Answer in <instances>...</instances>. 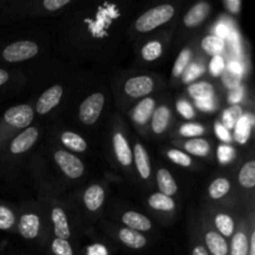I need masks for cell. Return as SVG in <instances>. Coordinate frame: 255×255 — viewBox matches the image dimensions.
<instances>
[{"mask_svg": "<svg viewBox=\"0 0 255 255\" xmlns=\"http://www.w3.org/2000/svg\"><path fill=\"white\" fill-rule=\"evenodd\" d=\"M174 7L169 4L159 5V6L149 9L142 14L136 21V30L139 32H149L156 27L166 24L173 17Z\"/></svg>", "mask_w": 255, "mask_h": 255, "instance_id": "obj_1", "label": "cell"}, {"mask_svg": "<svg viewBox=\"0 0 255 255\" xmlns=\"http://www.w3.org/2000/svg\"><path fill=\"white\" fill-rule=\"evenodd\" d=\"M39 46L36 42L29 40H20L7 45L2 50V59L7 62H20L36 56Z\"/></svg>", "mask_w": 255, "mask_h": 255, "instance_id": "obj_2", "label": "cell"}, {"mask_svg": "<svg viewBox=\"0 0 255 255\" xmlns=\"http://www.w3.org/2000/svg\"><path fill=\"white\" fill-rule=\"evenodd\" d=\"M105 106V96L101 92L90 95L80 105L79 119L84 125H94L99 120Z\"/></svg>", "mask_w": 255, "mask_h": 255, "instance_id": "obj_3", "label": "cell"}, {"mask_svg": "<svg viewBox=\"0 0 255 255\" xmlns=\"http://www.w3.org/2000/svg\"><path fill=\"white\" fill-rule=\"evenodd\" d=\"M34 120V110L29 105L10 107L4 114V121L14 128H26Z\"/></svg>", "mask_w": 255, "mask_h": 255, "instance_id": "obj_4", "label": "cell"}, {"mask_svg": "<svg viewBox=\"0 0 255 255\" xmlns=\"http://www.w3.org/2000/svg\"><path fill=\"white\" fill-rule=\"evenodd\" d=\"M54 158L56 161V163L59 164L60 168H61V171L69 178L76 179L80 178L84 174V163L72 153H69L66 151H57L55 153Z\"/></svg>", "mask_w": 255, "mask_h": 255, "instance_id": "obj_5", "label": "cell"}, {"mask_svg": "<svg viewBox=\"0 0 255 255\" xmlns=\"http://www.w3.org/2000/svg\"><path fill=\"white\" fill-rule=\"evenodd\" d=\"M154 82L149 76H137L127 80L125 92L132 99H139L153 91Z\"/></svg>", "mask_w": 255, "mask_h": 255, "instance_id": "obj_6", "label": "cell"}, {"mask_svg": "<svg viewBox=\"0 0 255 255\" xmlns=\"http://www.w3.org/2000/svg\"><path fill=\"white\" fill-rule=\"evenodd\" d=\"M62 94H64V89L60 85H55L47 89L41 96L39 97L36 102V112L39 115H46L47 112L51 111L54 107L59 105L60 100H61Z\"/></svg>", "mask_w": 255, "mask_h": 255, "instance_id": "obj_7", "label": "cell"}, {"mask_svg": "<svg viewBox=\"0 0 255 255\" xmlns=\"http://www.w3.org/2000/svg\"><path fill=\"white\" fill-rule=\"evenodd\" d=\"M37 136H39V131L35 127H27L12 139L10 143V152L14 154L25 153L34 146Z\"/></svg>", "mask_w": 255, "mask_h": 255, "instance_id": "obj_8", "label": "cell"}, {"mask_svg": "<svg viewBox=\"0 0 255 255\" xmlns=\"http://www.w3.org/2000/svg\"><path fill=\"white\" fill-rule=\"evenodd\" d=\"M17 229L25 239L36 238L40 231V218L34 213L24 214L20 217Z\"/></svg>", "mask_w": 255, "mask_h": 255, "instance_id": "obj_9", "label": "cell"}, {"mask_svg": "<svg viewBox=\"0 0 255 255\" xmlns=\"http://www.w3.org/2000/svg\"><path fill=\"white\" fill-rule=\"evenodd\" d=\"M114 148L116 153L117 159L122 166H129L133 161L132 151L129 148V144L127 142L126 137L121 132H116L114 136Z\"/></svg>", "mask_w": 255, "mask_h": 255, "instance_id": "obj_10", "label": "cell"}, {"mask_svg": "<svg viewBox=\"0 0 255 255\" xmlns=\"http://www.w3.org/2000/svg\"><path fill=\"white\" fill-rule=\"evenodd\" d=\"M51 219L52 223H54V233L56 238L67 241L71 236V232H70L69 221H67V216L64 209L59 208V207L52 209Z\"/></svg>", "mask_w": 255, "mask_h": 255, "instance_id": "obj_11", "label": "cell"}, {"mask_svg": "<svg viewBox=\"0 0 255 255\" xmlns=\"http://www.w3.org/2000/svg\"><path fill=\"white\" fill-rule=\"evenodd\" d=\"M209 11H211V6H209L208 2H198V4L194 5L183 17V22L186 26L188 27H194L197 25H199L201 22H203L206 20V17L208 16Z\"/></svg>", "mask_w": 255, "mask_h": 255, "instance_id": "obj_12", "label": "cell"}, {"mask_svg": "<svg viewBox=\"0 0 255 255\" xmlns=\"http://www.w3.org/2000/svg\"><path fill=\"white\" fill-rule=\"evenodd\" d=\"M122 222L126 224L127 228L136 232H147L152 228V223L146 216L137 213V212H126L122 216Z\"/></svg>", "mask_w": 255, "mask_h": 255, "instance_id": "obj_13", "label": "cell"}, {"mask_svg": "<svg viewBox=\"0 0 255 255\" xmlns=\"http://www.w3.org/2000/svg\"><path fill=\"white\" fill-rule=\"evenodd\" d=\"M105 191L99 184L90 186L84 194V203L89 211L95 212L104 204Z\"/></svg>", "mask_w": 255, "mask_h": 255, "instance_id": "obj_14", "label": "cell"}, {"mask_svg": "<svg viewBox=\"0 0 255 255\" xmlns=\"http://www.w3.org/2000/svg\"><path fill=\"white\" fill-rule=\"evenodd\" d=\"M134 162H136L137 169L142 179H148L151 176V164H149V157L146 148L141 143L134 146Z\"/></svg>", "mask_w": 255, "mask_h": 255, "instance_id": "obj_15", "label": "cell"}, {"mask_svg": "<svg viewBox=\"0 0 255 255\" xmlns=\"http://www.w3.org/2000/svg\"><path fill=\"white\" fill-rule=\"evenodd\" d=\"M206 243L212 255H227L229 252L226 238L217 232H208L206 234Z\"/></svg>", "mask_w": 255, "mask_h": 255, "instance_id": "obj_16", "label": "cell"}, {"mask_svg": "<svg viewBox=\"0 0 255 255\" xmlns=\"http://www.w3.org/2000/svg\"><path fill=\"white\" fill-rule=\"evenodd\" d=\"M119 238L125 246L133 249H141L147 244L146 237L142 236L139 232L132 231L129 228H124L119 232Z\"/></svg>", "mask_w": 255, "mask_h": 255, "instance_id": "obj_17", "label": "cell"}, {"mask_svg": "<svg viewBox=\"0 0 255 255\" xmlns=\"http://www.w3.org/2000/svg\"><path fill=\"white\" fill-rule=\"evenodd\" d=\"M157 183H158V188L161 189V193L167 197L173 196L178 191L174 178L169 173V171L164 168L158 169V172H157Z\"/></svg>", "mask_w": 255, "mask_h": 255, "instance_id": "obj_18", "label": "cell"}, {"mask_svg": "<svg viewBox=\"0 0 255 255\" xmlns=\"http://www.w3.org/2000/svg\"><path fill=\"white\" fill-rule=\"evenodd\" d=\"M154 110V100L151 97H146L142 100L138 105L136 106L133 112V119L137 124L144 125L149 119H151L152 114Z\"/></svg>", "mask_w": 255, "mask_h": 255, "instance_id": "obj_19", "label": "cell"}, {"mask_svg": "<svg viewBox=\"0 0 255 255\" xmlns=\"http://www.w3.org/2000/svg\"><path fill=\"white\" fill-rule=\"evenodd\" d=\"M169 117H171V114H169L168 107L161 106L156 110L152 117V129L154 133L161 134L166 131L169 124Z\"/></svg>", "mask_w": 255, "mask_h": 255, "instance_id": "obj_20", "label": "cell"}, {"mask_svg": "<svg viewBox=\"0 0 255 255\" xmlns=\"http://www.w3.org/2000/svg\"><path fill=\"white\" fill-rule=\"evenodd\" d=\"M61 142L64 146L74 152H84L87 148V143L80 134L75 132H64L61 134Z\"/></svg>", "mask_w": 255, "mask_h": 255, "instance_id": "obj_21", "label": "cell"}, {"mask_svg": "<svg viewBox=\"0 0 255 255\" xmlns=\"http://www.w3.org/2000/svg\"><path fill=\"white\" fill-rule=\"evenodd\" d=\"M148 204L153 209L162 212H171L176 208V203L171 197H167L162 193H154L148 198Z\"/></svg>", "mask_w": 255, "mask_h": 255, "instance_id": "obj_22", "label": "cell"}, {"mask_svg": "<svg viewBox=\"0 0 255 255\" xmlns=\"http://www.w3.org/2000/svg\"><path fill=\"white\" fill-rule=\"evenodd\" d=\"M202 49L211 56H219L223 52L224 42L219 36L208 35L202 40Z\"/></svg>", "mask_w": 255, "mask_h": 255, "instance_id": "obj_23", "label": "cell"}, {"mask_svg": "<svg viewBox=\"0 0 255 255\" xmlns=\"http://www.w3.org/2000/svg\"><path fill=\"white\" fill-rule=\"evenodd\" d=\"M214 224H216L217 229H218L219 234L224 238L232 237L234 233V222L231 216L226 213H219L216 216L214 219Z\"/></svg>", "mask_w": 255, "mask_h": 255, "instance_id": "obj_24", "label": "cell"}, {"mask_svg": "<svg viewBox=\"0 0 255 255\" xmlns=\"http://www.w3.org/2000/svg\"><path fill=\"white\" fill-rule=\"evenodd\" d=\"M184 149L188 153L198 157H206L209 153V143L203 138H192L184 143Z\"/></svg>", "mask_w": 255, "mask_h": 255, "instance_id": "obj_25", "label": "cell"}, {"mask_svg": "<svg viewBox=\"0 0 255 255\" xmlns=\"http://www.w3.org/2000/svg\"><path fill=\"white\" fill-rule=\"evenodd\" d=\"M239 183L244 188H253L255 186V162L249 161L242 167L239 172Z\"/></svg>", "mask_w": 255, "mask_h": 255, "instance_id": "obj_26", "label": "cell"}, {"mask_svg": "<svg viewBox=\"0 0 255 255\" xmlns=\"http://www.w3.org/2000/svg\"><path fill=\"white\" fill-rule=\"evenodd\" d=\"M188 92L197 101L198 100L212 99V96H213V86L208 82H196V84H192L188 87Z\"/></svg>", "mask_w": 255, "mask_h": 255, "instance_id": "obj_27", "label": "cell"}, {"mask_svg": "<svg viewBox=\"0 0 255 255\" xmlns=\"http://www.w3.org/2000/svg\"><path fill=\"white\" fill-rule=\"evenodd\" d=\"M242 116H243V110L239 105H234V106L229 107L223 112V117H222L223 126L228 129L234 128L236 125L239 122V120L242 119Z\"/></svg>", "mask_w": 255, "mask_h": 255, "instance_id": "obj_28", "label": "cell"}, {"mask_svg": "<svg viewBox=\"0 0 255 255\" xmlns=\"http://www.w3.org/2000/svg\"><path fill=\"white\" fill-rule=\"evenodd\" d=\"M231 189V183L227 178H217L209 186V196L213 199H221L226 196Z\"/></svg>", "mask_w": 255, "mask_h": 255, "instance_id": "obj_29", "label": "cell"}, {"mask_svg": "<svg viewBox=\"0 0 255 255\" xmlns=\"http://www.w3.org/2000/svg\"><path fill=\"white\" fill-rule=\"evenodd\" d=\"M249 242L244 233L239 232L232 239L231 254L232 255H248Z\"/></svg>", "mask_w": 255, "mask_h": 255, "instance_id": "obj_30", "label": "cell"}, {"mask_svg": "<svg viewBox=\"0 0 255 255\" xmlns=\"http://www.w3.org/2000/svg\"><path fill=\"white\" fill-rule=\"evenodd\" d=\"M162 55V45L158 41H149L142 49V57L146 61H154Z\"/></svg>", "mask_w": 255, "mask_h": 255, "instance_id": "obj_31", "label": "cell"}, {"mask_svg": "<svg viewBox=\"0 0 255 255\" xmlns=\"http://www.w3.org/2000/svg\"><path fill=\"white\" fill-rule=\"evenodd\" d=\"M252 120L241 119L238 124L236 125V138L239 143H246L248 141L249 133H251V126H252Z\"/></svg>", "mask_w": 255, "mask_h": 255, "instance_id": "obj_32", "label": "cell"}, {"mask_svg": "<svg viewBox=\"0 0 255 255\" xmlns=\"http://www.w3.org/2000/svg\"><path fill=\"white\" fill-rule=\"evenodd\" d=\"M189 60H191V50L184 49L182 50L181 54L178 55L176 60V64L173 66V76L178 77L181 75H183V72L186 71V67L188 65Z\"/></svg>", "mask_w": 255, "mask_h": 255, "instance_id": "obj_33", "label": "cell"}, {"mask_svg": "<svg viewBox=\"0 0 255 255\" xmlns=\"http://www.w3.org/2000/svg\"><path fill=\"white\" fill-rule=\"evenodd\" d=\"M15 224V214L11 209L0 206V231H7Z\"/></svg>", "mask_w": 255, "mask_h": 255, "instance_id": "obj_34", "label": "cell"}, {"mask_svg": "<svg viewBox=\"0 0 255 255\" xmlns=\"http://www.w3.org/2000/svg\"><path fill=\"white\" fill-rule=\"evenodd\" d=\"M167 156L171 159L172 162H174L176 164H179V166L183 167H189L192 164V158L184 152L178 151V149H169L167 152Z\"/></svg>", "mask_w": 255, "mask_h": 255, "instance_id": "obj_35", "label": "cell"}, {"mask_svg": "<svg viewBox=\"0 0 255 255\" xmlns=\"http://www.w3.org/2000/svg\"><path fill=\"white\" fill-rule=\"evenodd\" d=\"M51 249L52 253L55 255H74L71 246H70L69 242L65 241V239H54V242H52L51 244Z\"/></svg>", "mask_w": 255, "mask_h": 255, "instance_id": "obj_36", "label": "cell"}, {"mask_svg": "<svg viewBox=\"0 0 255 255\" xmlns=\"http://www.w3.org/2000/svg\"><path fill=\"white\" fill-rule=\"evenodd\" d=\"M182 136L184 137H191V138H197L198 136L204 133V128L201 125L197 124H186L181 127L179 129Z\"/></svg>", "mask_w": 255, "mask_h": 255, "instance_id": "obj_37", "label": "cell"}, {"mask_svg": "<svg viewBox=\"0 0 255 255\" xmlns=\"http://www.w3.org/2000/svg\"><path fill=\"white\" fill-rule=\"evenodd\" d=\"M241 76L242 75L234 74V72L229 71L228 69L226 71H223V84L224 86L228 87L231 90L238 89L239 85H241Z\"/></svg>", "mask_w": 255, "mask_h": 255, "instance_id": "obj_38", "label": "cell"}, {"mask_svg": "<svg viewBox=\"0 0 255 255\" xmlns=\"http://www.w3.org/2000/svg\"><path fill=\"white\" fill-rule=\"evenodd\" d=\"M203 67L198 64H193L183 72V82H192L196 80L197 77L201 76L203 74Z\"/></svg>", "mask_w": 255, "mask_h": 255, "instance_id": "obj_39", "label": "cell"}, {"mask_svg": "<svg viewBox=\"0 0 255 255\" xmlns=\"http://www.w3.org/2000/svg\"><path fill=\"white\" fill-rule=\"evenodd\" d=\"M177 110H178V112L184 117V119L191 120L194 117L193 107H192L187 101H178V104H177Z\"/></svg>", "mask_w": 255, "mask_h": 255, "instance_id": "obj_40", "label": "cell"}, {"mask_svg": "<svg viewBox=\"0 0 255 255\" xmlns=\"http://www.w3.org/2000/svg\"><path fill=\"white\" fill-rule=\"evenodd\" d=\"M224 67H226V65H224L223 59L221 56H214L213 60L211 61L209 69H211V72L213 76H218V75H221L224 71Z\"/></svg>", "mask_w": 255, "mask_h": 255, "instance_id": "obj_41", "label": "cell"}, {"mask_svg": "<svg viewBox=\"0 0 255 255\" xmlns=\"http://www.w3.org/2000/svg\"><path fill=\"white\" fill-rule=\"evenodd\" d=\"M67 4H70V0H45L44 1V6L47 10H51V11L61 9L62 6Z\"/></svg>", "mask_w": 255, "mask_h": 255, "instance_id": "obj_42", "label": "cell"}, {"mask_svg": "<svg viewBox=\"0 0 255 255\" xmlns=\"http://www.w3.org/2000/svg\"><path fill=\"white\" fill-rule=\"evenodd\" d=\"M219 159L222 162H228L233 158L234 151L228 146H221L219 147Z\"/></svg>", "mask_w": 255, "mask_h": 255, "instance_id": "obj_43", "label": "cell"}, {"mask_svg": "<svg viewBox=\"0 0 255 255\" xmlns=\"http://www.w3.org/2000/svg\"><path fill=\"white\" fill-rule=\"evenodd\" d=\"M216 133L222 141L224 142L231 141V134H229L228 129H227L222 124H216Z\"/></svg>", "mask_w": 255, "mask_h": 255, "instance_id": "obj_44", "label": "cell"}, {"mask_svg": "<svg viewBox=\"0 0 255 255\" xmlns=\"http://www.w3.org/2000/svg\"><path fill=\"white\" fill-rule=\"evenodd\" d=\"M224 6H226L232 14H237V12L241 11L242 2L241 0H226V1H224Z\"/></svg>", "mask_w": 255, "mask_h": 255, "instance_id": "obj_45", "label": "cell"}, {"mask_svg": "<svg viewBox=\"0 0 255 255\" xmlns=\"http://www.w3.org/2000/svg\"><path fill=\"white\" fill-rule=\"evenodd\" d=\"M198 106L201 107L203 111H211L213 109V101L212 99H204V100H198Z\"/></svg>", "mask_w": 255, "mask_h": 255, "instance_id": "obj_46", "label": "cell"}, {"mask_svg": "<svg viewBox=\"0 0 255 255\" xmlns=\"http://www.w3.org/2000/svg\"><path fill=\"white\" fill-rule=\"evenodd\" d=\"M242 95H243V91H242L239 87H238V89L233 90V92H232V95H231V101L232 102L239 101V100L242 99Z\"/></svg>", "mask_w": 255, "mask_h": 255, "instance_id": "obj_47", "label": "cell"}, {"mask_svg": "<svg viewBox=\"0 0 255 255\" xmlns=\"http://www.w3.org/2000/svg\"><path fill=\"white\" fill-rule=\"evenodd\" d=\"M229 71L234 72V74L242 75V66L238 64V62H231V65L228 66Z\"/></svg>", "mask_w": 255, "mask_h": 255, "instance_id": "obj_48", "label": "cell"}, {"mask_svg": "<svg viewBox=\"0 0 255 255\" xmlns=\"http://www.w3.org/2000/svg\"><path fill=\"white\" fill-rule=\"evenodd\" d=\"M192 255H209V253H208V251L204 248V247L197 246V247H194L193 252H192Z\"/></svg>", "mask_w": 255, "mask_h": 255, "instance_id": "obj_49", "label": "cell"}, {"mask_svg": "<svg viewBox=\"0 0 255 255\" xmlns=\"http://www.w3.org/2000/svg\"><path fill=\"white\" fill-rule=\"evenodd\" d=\"M7 80H9V74H7L5 70L0 69V86H2L4 84H6Z\"/></svg>", "mask_w": 255, "mask_h": 255, "instance_id": "obj_50", "label": "cell"}, {"mask_svg": "<svg viewBox=\"0 0 255 255\" xmlns=\"http://www.w3.org/2000/svg\"><path fill=\"white\" fill-rule=\"evenodd\" d=\"M249 255H255V233L252 234L251 244H249Z\"/></svg>", "mask_w": 255, "mask_h": 255, "instance_id": "obj_51", "label": "cell"}, {"mask_svg": "<svg viewBox=\"0 0 255 255\" xmlns=\"http://www.w3.org/2000/svg\"><path fill=\"white\" fill-rule=\"evenodd\" d=\"M218 32H219V35H222V36L227 35V31H224V26H223V25H221V26L218 27Z\"/></svg>", "mask_w": 255, "mask_h": 255, "instance_id": "obj_52", "label": "cell"}]
</instances>
